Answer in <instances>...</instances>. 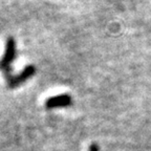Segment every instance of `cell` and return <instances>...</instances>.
<instances>
[{"mask_svg":"<svg viewBox=\"0 0 151 151\" xmlns=\"http://www.w3.org/2000/svg\"><path fill=\"white\" fill-rule=\"evenodd\" d=\"M70 104V97L62 94V96H57V97L50 98L47 100L46 106L47 107H57V106H66Z\"/></svg>","mask_w":151,"mask_h":151,"instance_id":"obj_3","label":"cell"},{"mask_svg":"<svg viewBox=\"0 0 151 151\" xmlns=\"http://www.w3.org/2000/svg\"><path fill=\"white\" fill-rule=\"evenodd\" d=\"M35 71H36V69H35L34 66H32V65L26 66L25 68H24L21 73H19L18 76L9 78V87H15V86H17V85L23 83L24 81H26L28 78H31L32 76L35 73Z\"/></svg>","mask_w":151,"mask_h":151,"instance_id":"obj_2","label":"cell"},{"mask_svg":"<svg viewBox=\"0 0 151 151\" xmlns=\"http://www.w3.org/2000/svg\"><path fill=\"white\" fill-rule=\"evenodd\" d=\"M16 57V45H15L14 38L9 37L6 39V44H5V52L3 55L2 59L0 61V68L3 70H9V65L15 60Z\"/></svg>","mask_w":151,"mask_h":151,"instance_id":"obj_1","label":"cell"},{"mask_svg":"<svg viewBox=\"0 0 151 151\" xmlns=\"http://www.w3.org/2000/svg\"><path fill=\"white\" fill-rule=\"evenodd\" d=\"M89 151H98V148H97V146H96V145H91V146H90V149H89Z\"/></svg>","mask_w":151,"mask_h":151,"instance_id":"obj_4","label":"cell"}]
</instances>
